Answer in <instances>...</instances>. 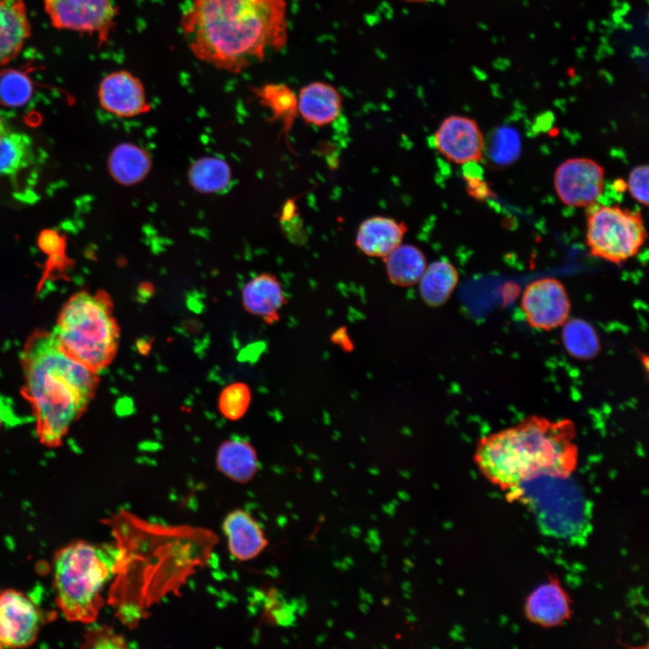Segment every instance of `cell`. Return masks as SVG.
<instances>
[{
    "label": "cell",
    "mask_w": 649,
    "mask_h": 649,
    "mask_svg": "<svg viewBox=\"0 0 649 649\" xmlns=\"http://www.w3.org/2000/svg\"><path fill=\"white\" fill-rule=\"evenodd\" d=\"M180 24L197 59L233 73L282 50L288 38L285 0H193Z\"/></svg>",
    "instance_id": "obj_1"
},
{
    "label": "cell",
    "mask_w": 649,
    "mask_h": 649,
    "mask_svg": "<svg viewBox=\"0 0 649 649\" xmlns=\"http://www.w3.org/2000/svg\"><path fill=\"white\" fill-rule=\"evenodd\" d=\"M21 363L22 395L31 405L37 438L46 447H59L94 398L99 373L64 353L46 329L30 334Z\"/></svg>",
    "instance_id": "obj_2"
},
{
    "label": "cell",
    "mask_w": 649,
    "mask_h": 649,
    "mask_svg": "<svg viewBox=\"0 0 649 649\" xmlns=\"http://www.w3.org/2000/svg\"><path fill=\"white\" fill-rule=\"evenodd\" d=\"M574 423L532 415L477 443L475 462L491 483L511 490L535 478H569L578 462Z\"/></svg>",
    "instance_id": "obj_3"
},
{
    "label": "cell",
    "mask_w": 649,
    "mask_h": 649,
    "mask_svg": "<svg viewBox=\"0 0 649 649\" xmlns=\"http://www.w3.org/2000/svg\"><path fill=\"white\" fill-rule=\"evenodd\" d=\"M51 331L64 353L97 373L113 362L119 348L113 300L103 289L71 295Z\"/></svg>",
    "instance_id": "obj_4"
},
{
    "label": "cell",
    "mask_w": 649,
    "mask_h": 649,
    "mask_svg": "<svg viewBox=\"0 0 649 649\" xmlns=\"http://www.w3.org/2000/svg\"><path fill=\"white\" fill-rule=\"evenodd\" d=\"M115 556L86 541H76L59 549L53 561L55 600L71 622L93 623L104 605L102 590L114 573Z\"/></svg>",
    "instance_id": "obj_5"
},
{
    "label": "cell",
    "mask_w": 649,
    "mask_h": 649,
    "mask_svg": "<svg viewBox=\"0 0 649 649\" xmlns=\"http://www.w3.org/2000/svg\"><path fill=\"white\" fill-rule=\"evenodd\" d=\"M589 207L586 244L592 257L621 265L641 251L647 231L640 212L617 205Z\"/></svg>",
    "instance_id": "obj_6"
},
{
    "label": "cell",
    "mask_w": 649,
    "mask_h": 649,
    "mask_svg": "<svg viewBox=\"0 0 649 649\" xmlns=\"http://www.w3.org/2000/svg\"><path fill=\"white\" fill-rule=\"evenodd\" d=\"M556 483H553V490L550 491V498L534 491L530 488L520 485L508 491L511 499H522L531 504L535 508L539 520L545 528L553 533L554 535L568 537L574 535L577 526H584V503L577 489L568 483H560L555 490Z\"/></svg>",
    "instance_id": "obj_7"
},
{
    "label": "cell",
    "mask_w": 649,
    "mask_h": 649,
    "mask_svg": "<svg viewBox=\"0 0 649 649\" xmlns=\"http://www.w3.org/2000/svg\"><path fill=\"white\" fill-rule=\"evenodd\" d=\"M51 25L58 30L95 35L99 46L107 43L115 26L113 0H42Z\"/></svg>",
    "instance_id": "obj_8"
},
{
    "label": "cell",
    "mask_w": 649,
    "mask_h": 649,
    "mask_svg": "<svg viewBox=\"0 0 649 649\" xmlns=\"http://www.w3.org/2000/svg\"><path fill=\"white\" fill-rule=\"evenodd\" d=\"M553 187L562 203L589 207L597 203L605 187V169L586 157L570 158L555 169Z\"/></svg>",
    "instance_id": "obj_9"
},
{
    "label": "cell",
    "mask_w": 649,
    "mask_h": 649,
    "mask_svg": "<svg viewBox=\"0 0 649 649\" xmlns=\"http://www.w3.org/2000/svg\"><path fill=\"white\" fill-rule=\"evenodd\" d=\"M521 308L530 327L551 331L569 319L571 304L565 286L555 278L546 277L526 287Z\"/></svg>",
    "instance_id": "obj_10"
},
{
    "label": "cell",
    "mask_w": 649,
    "mask_h": 649,
    "mask_svg": "<svg viewBox=\"0 0 649 649\" xmlns=\"http://www.w3.org/2000/svg\"><path fill=\"white\" fill-rule=\"evenodd\" d=\"M41 612L24 593L14 589L0 591V648H24L37 639Z\"/></svg>",
    "instance_id": "obj_11"
},
{
    "label": "cell",
    "mask_w": 649,
    "mask_h": 649,
    "mask_svg": "<svg viewBox=\"0 0 649 649\" xmlns=\"http://www.w3.org/2000/svg\"><path fill=\"white\" fill-rule=\"evenodd\" d=\"M434 147L452 163L466 165L482 160L485 142L478 123L468 116L445 117L434 135Z\"/></svg>",
    "instance_id": "obj_12"
},
{
    "label": "cell",
    "mask_w": 649,
    "mask_h": 649,
    "mask_svg": "<svg viewBox=\"0 0 649 649\" xmlns=\"http://www.w3.org/2000/svg\"><path fill=\"white\" fill-rule=\"evenodd\" d=\"M97 97L105 111L118 117L131 118L151 109L142 81L126 70L106 75L99 84Z\"/></svg>",
    "instance_id": "obj_13"
},
{
    "label": "cell",
    "mask_w": 649,
    "mask_h": 649,
    "mask_svg": "<svg viewBox=\"0 0 649 649\" xmlns=\"http://www.w3.org/2000/svg\"><path fill=\"white\" fill-rule=\"evenodd\" d=\"M528 620L544 627L562 625L571 615V599L556 577L536 587L526 598Z\"/></svg>",
    "instance_id": "obj_14"
},
{
    "label": "cell",
    "mask_w": 649,
    "mask_h": 649,
    "mask_svg": "<svg viewBox=\"0 0 649 649\" xmlns=\"http://www.w3.org/2000/svg\"><path fill=\"white\" fill-rule=\"evenodd\" d=\"M407 232V226L403 221L373 215L360 224L354 244L366 256L383 259L403 242Z\"/></svg>",
    "instance_id": "obj_15"
},
{
    "label": "cell",
    "mask_w": 649,
    "mask_h": 649,
    "mask_svg": "<svg viewBox=\"0 0 649 649\" xmlns=\"http://www.w3.org/2000/svg\"><path fill=\"white\" fill-rule=\"evenodd\" d=\"M297 114L307 124L324 127L334 123L343 109V98L333 85L313 81L297 95Z\"/></svg>",
    "instance_id": "obj_16"
},
{
    "label": "cell",
    "mask_w": 649,
    "mask_h": 649,
    "mask_svg": "<svg viewBox=\"0 0 649 649\" xmlns=\"http://www.w3.org/2000/svg\"><path fill=\"white\" fill-rule=\"evenodd\" d=\"M242 298L245 310L268 324L279 320V311L288 302L279 279L269 272L249 280L242 288Z\"/></svg>",
    "instance_id": "obj_17"
},
{
    "label": "cell",
    "mask_w": 649,
    "mask_h": 649,
    "mask_svg": "<svg viewBox=\"0 0 649 649\" xmlns=\"http://www.w3.org/2000/svg\"><path fill=\"white\" fill-rule=\"evenodd\" d=\"M31 33L23 0H0V68L20 53Z\"/></svg>",
    "instance_id": "obj_18"
},
{
    "label": "cell",
    "mask_w": 649,
    "mask_h": 649,
    "mask_svg": "<svg viewBox=\"0 0 649 649\" xmlns=\"http://www.w3.org/2000/svg\"><path fill=\"white\" fill-rule=\"evenodd\" d=\"M223 528L230 553L240 561L256 557L267 545L261 527L243 510L229 513L224 518Z\"/></svg>",
    "instance_id": "obj_19"
},
{
    "label": "cell",
    "mask_w": 649,
    "mask_h": 649,
    "mask_svg": "<svg viewBox=\"0 0 649 649\" xmlns=\"http://www.w3.org/2000/svg\"><path fill=\"white\" fill-rule=\"evenodd\" d=\"M152 167L151 154L133 142L116 145L107 159L108 172L112 178L124 187L141 183Z\"/></svg>",
    "instance_id": "obj_20"
},
{
    "label": "cell",
    "mask_w": 649,
    "mask_h": 649,
    "mask_svg": "<svg viewBox=\"0 0 649 649\" xmlns=\"http://www.w3.org/2000/svg\"><path fill=\"white\" fill-rule=\"evenodd\" d=\"M459 282L456 267L448 261L437 260L427 264L418 281V290L423 301L429 306L444 305Z\"/></svg>",
    "instance_id": "obj_21"
},
{
    "label": "cell",
    "mask_w": 649,
    "mask_h": 649,
    "mask_svg": "<svg viewBox=\"0 0 649 649\" xmlns=\"http://www.w3.org/2000/svg\"><path fill=\"white\" fill-rule=\"evenodd\" d=\"M383 261L389 281L402 288L416 285L427 266L426 257L419 247L403 242Z\"/></svg>",
    "instance_id": "obj_22"
},
{
    "label": "cell",
    "mask_w": 649,
    "mask_h": 649,
    "mask_svg": "<svg viewBox=\"0 0 649 649\" xmlns=\"http://www.w3.org/2000/svg\"><path fill=\"white\" fill-rule=\"evenodd\" d=\"M216 464L224 475L240 483L250 481L259 468L254 448L239 439L226 440L221 444Z\"/></svg>",
    "instance_id": "obj_23"
},
{
    "label": "cell",
    "mask_w": 649,
    "mask_h": 649,
    "mask_svg": "<svg viewBox=\"0 0 649 649\" xmlns=\"http://www.w3.org/2000/svg\"><path fill=\"white\" fill-rule=\"evenodd\" d=\"M33 160L31 137L11 130L0 118V176H14L30 167Z\"/></svg>",
    "instance_id": "obj_24"
},
{
    "label": "cell",
    "mask_w": 649,
    "mask_h": 649,
    "mask_svg": "<svg viewBox=\"0 0 649 649\" xmlns=\"http://www.w3.org/2000/svg\"><path fill=\"white\" fill-rule=\"evenodd\" d=\"M187 179L192 188L200 194H217L230 186L232 170L224 160L214 156L201 157L189 167Z\"/></svg>",
    "instance_id": "obj_25"
},
{
    "label": "cell",
    "mask_w": 649,
    "mask_h": 649,
    "mask_svg": "<svg viewBox=\"0 0 649 649\" xmlns=\"http://www.w3.org/2000/svg\"><path fill=\"white\" fill-rule=\"evenodd\" d=\"M562 341L571 357L588 361L600 351L599 335L594 327L581 318L568 319L562 325Z\"/></svg>",
    "instance_id": "obj_26"
},
{
    "label": "cell",
    "mask_w": 649,
    "mask_h": 649,
    "mask_svg": "<svg viewBox=\"0 0 649 649\" xmlns=\"http://www.w3.org/2000/svg\"><path fill=\"white\" fill-rule=\"evenodd\" d=\"M261 103L272 113L275 120H281L288 131L297 114V96L284 84H268L256 90Z\"/></svg>",
    "instance_id": "obj_27"
},
{
    "label": "cell",
    "mask_w": 649,
    "mask_h": 649,
    "mask_svg": "<svg viewBox=\"0 0 649 649\" xmlns=\"http://www.w3.org/2000/svg\"><path fill=\"white\" fill-rule=\"evenodd\" d=\"M33 95L29 75L17 69H0V105L16 108L27 104Z\"/></svg>",
    "instance_id": "obj_28"
},
{
    "label": "cell",
    "mask_w": 649,
    "mask_h": 649,
    "mask_svg": "<svg viewBox=\"0 0 649 649\" xmlns=\"http://www.w3.org/2000/svg\"><path fill=\"white\" fill-rule=\"evenodd\" d=\"M251 401V391L242 382H235L224 388L219 398V409L224 417L236 420L246 412Z\"/></svg>",
    "instance_id": "obj_29"
},
{
    "label": "cell",
    "mask_w": 649,
    "mask_h": 649,
    "mask_svg": "<svg viewBox=\"0 0 649 649\" xmlns=\"http://www.w3.org/2000/svg\"><path fill=\"white\" fill-rule=\"evenodd\" d=\"M84 648H126L123 636L116 634L108 626H95L88 628L84 635L81 644Z\"/></svg>",
    "instance_id": "obj_30"
},
{
    "label": "cell",
    "mask_w": 649,
    "mask_h": 649,
    "mask_svg": "<svg viewBox=\"0 0 649 649\" xmlns=\"http://www.w3.org/2000/svg\"><path fill=\"white\" fill-rule=\"evenodd\" d=\"M626 183L630 196L639 204L648 206L649 167L644 164L633 168Z\"/></svg>",
    "instance_id": "obj_31"
},
{
    "label": "cell",
    "mask_w": 649,
    "mask_h": 649,
    "mask_svg": "<svg viewBox=\"0 0 649 649\" xmlns=\"http://www.w3.org/2000/svg\"><path fill=\"white\" fill-rule=\"evenodd\" d=\"M466 187L468 194L475 199L483 200L491 195L489 186L478 177L466 178Z\"/></svg>",
    "instance_id": "obj_32"
},
{
    "label": "cell",
    "mask_w": 649,
    "mask_h": 649,
    "mask_svg": "<svg viewBox=\"0 0 649 649\" xmlns=\"http://www.w3.org/2000/svg\"><path fill=\"white\" fill-rule=\"evenodd\" d=\"M382 509L387 515L391 516L395 514L396 507L390 502L389 504L383 505Z\"/></svg>",
    "instance_id": "obj_33"
},
{
    "label": "cell",
    "mask_w": 649,
    "mask_h": 649,
    "mask_svg": "<svg viewBox=\"0 0 649 649\" xmlns=\"http://www.w3.org/2000/svg\"><path fill=\"white\" fill-rule=\"evenodd\" d=\"M360 596L366 603L370 604L373 602V597L370 593L365 592L363 590H360Z\"/></svg>",
    "instance_id": "obj_34"
},
{
    "label": "cell",
    "mask_w": 649,
    "mask_h": 649,
    "mask_svg": "<svg viewBox=\"0 0 649 649\" xmlns=\"http://www.w3.org/2000/svg\"><path fill=\"white\" fill-rule=\"evenodd\" d=\"M350 533H351L352 536L357 538L361 535V531L359 526H354L351 527Z\"/></svg>",
    "instance_id": "obj_35"
},
{
    "label": "cell",
    "mask_w": 649,
    "mask_h": 649,
    "mask_svg": "<svg viewBox=\"0 0 649 649\" xmlns=\"http://www.w3.org/2000/svg\"><path fill=\"white\" fill-rule=\"evenodd\" d=\"M398 496L401 500L407 501L410 499L409 494L405 490H400L398 492Z\"/></svg>",
    "instance_id": "obj_36"
},
{
    "label": "cell",
    "mask_w": 649,
    "mask_h": 649,
    "mask_svg": "<svg viewBox=\"0 0 649 649\" xmlns=\"http://www.w3.org/2000/svg\"><path fill=\"white\" fill-rule=\"evenodd\" d=\"M399 1H402L405 3H410V4H425V3L433 2L434 0H399Z\"/></svg>",
    "instance_id": "obj_37"
},
{
    "label": "cell",
    "mask_w": 649,
    "mask_h": 649,
    "mask_svg": "<svg viewBox=\"0 0 649 649\" xmlns=\"http://www.w3.org/2000/svg\"><path fill=\"white\" fill-rule=\"evenodd\" d=\"M402 589L404 591L410 592L411 593V584L408 581H405L402 584Z\"/></svg>",
    "instance_id": "obj_38"
},
{
    "label": "cell",
    "mask_w": 649,
    "mask_h": 649,
    "mask_svg": "<svg viewBox=\"0 0 649 649\" xmlns=\"http://www.w3.org/2000/svg\"><path fill=\"white\" fill-rule=\"evenodd\" d=\"M379 536V532L376 529H370L368 533V537L373 538Z\"/></svg>",
    "instance_id": "obj_39"
},
{
    "label": "cell",
    "mask_w": 649,
    "mask_h": 649,
    "mask_svg": "<svg viewBox=\"0 0 649 649\" xmlns=\"http://www.w3.org/2000/svg\"><path fill=\"white\" fill-rule=\"evenodd\" d=\"M325 637H326L325 634L318 635L316 638V644L320 645L322 643H324L325 640Z\"/></svg>",
    "instance_id": "obj_40"
},
{
    "label": "cell",
    "mask_w": 649,
    "mask_h": 649,
    "mask_svg": "<svg viewBox=\"0 0 649 649\" xmlns=\"http://www.w3.org/2000/svg\"><path fill=\"white\" fill-rule=\"evenodd\" d=\"M360 610H361L362 613L366 614V613L369 611V607H368V605L365 604V603L360 604Z\"/></svg>",
    "instance_id": "obj_41"
},
{
    "label": "cell",
    "mask_w": 649,
    "mask_h": 649,
    "mask_svg": "<svg viewBox=\"0 0 649 649\" xmlns=\"http://www.w3.org/2000/svg\"><path fill=\"white\" fill-rule=\"evenodd\" d=\"M407 619L409 622H416V617L413 613H408V615L407 616Z\"/></svg>",
    "instance_id": "obj_42"
},
{
    "label": "cell",
    "mask_w": 649,
    "mask_h": 649,
    "mask_svg": "<svg viewBox=\"0 0 649 649\" xmlns=\"http://www.w3.org/2000/svg\"><path fill=\"white\" fill-rule=\"evenodd\" d=\"M404 562H405V565H407V566H408V567H410V568H413V567H414V563H413V562L411 561V559H409V558H406V559L404 560Z\"/></svg>",
    "instance_id": "obj_43"
},
{
    "label": "cell",
    "mask_w": 649,
    "mask_h": 649,
    "mask_svg": "<svg viewBox=\"0 0 649 649\" xmlns=\"http://www.w3.org/2000/svg\"><path fill=\"white\" fill-rule=\"evenodd\" d=\"M345 636L348 637L349 639H354L355 634L352 631H346Z\"/></svg>",
    "instance_id": "obj_44"
},
{
    "label": "cell",
    "mask_w": 649,
    "mask_h": 649,
    "mask_svg": "<svg viewBox=\"0 0 649 649\" xmlns=\"http://www.w3.org/2000/svg\"><path fill=\"white\" fill-rule=\"evenodd\" d=\"M344 561H345L346 563H348L350 566H352V565L353 564V560H352L350 556H346V557L344 558Z\"/></svg>",
    "instance_id": "obj_45"
},
{
    "label": "cell",
    "mask_w": 649,
    "mask_h": 649,
    "mask_svg": "<svg viewBox=\"0 0 649 649\" xmlns=\"http://www.w3.org/2000/svg\"><path fill=\"white\" fill-rule=\"evenodd\" d=\"M411 541H412L411 538H407V539H405V541H404V544H405L406 546H408V545L411 544Z\"/></svg>",
    "instance_id": "obj_46"
},
{
    "label": "cell",
    "mask_w": 649,
    "mask_h": 649,
    "mask_svg": "<svg viewBox=\"0 0 649 649\" xmlns=\"http://www.w3.org/2000/svg\"><path fill=\"white\" fill-rule=\"evenodd\" d=\"M389 602H390V600H389V599H388V598H385V599H382V603H383L385 606H388V605L389 604Z\"/></svg>",
    "instance_id": "obj_47"
},
{
    "label": "cell",
    "mask_w": 649,
    "mask_h": 649,
    "mask_svg": "<svg viewBox=\"0 0 649 649\" xmlns=\"http://www.w3.org/2000/svg\"><path fill=\"white\" fill-rule=\"evenodd\" d=\"M404 597H405L407 599H411L410 592L404 591Z\"/></svg>",
    "instance_id": "obj_48"
},
{
    "label": "cell",
    "mask_w": 649,
    "mask_h": 649,
    "mask_svg": "<svg viewBox=\"0 0 649 649\" xmlns=\"http://www.w3.org/2000/svg\"><path fill=\"white\" fill-rule=\"evenodd\" d=\"M333 625H334V621H333L332 619H329V620L326 622V626H327L328 627H332Z\"/></svg>",
    "instance_id": "obj_49"
},
{
    "label": "cell",
    "mask_w": 649,
    "mask_h": 649,
    "mask_svg": "<svg viewBox=\"0 0 649 649\" xmlns=\"http://www.w3.org/2000/svg\"><path fill=\"white\" fill-rule=\"evenodd\" d=\"M409 533H410V535H416V530L415 528H411V529H409Z\"/></svg>",
    "instance_id": "obj_50"
},
{
    "label": "cell",
    "mask_w": 649,
    "mask_h": 649,
    "mask_svg": "<svg viewBox=\"0 0 649 649\" xmlns=\"http://www.w3.org/2000/svg\"><path fill=\"white\" fill-rule=\"evenodd\" d=\"M381 560H382L383 565L385 566L386 562H387V557L385 555H383Z\"/></svg>",
    "instance_id": "obj_51"
},
{
    "label": "cell",
    "mask_w": 649,
    "mask_h": 649,
    "mask_svg": "<svg viewBox=\"0 0 649 649\" xmlns=\"http://www.w3.org/2000/svg\"><path fill=\"white\" fill-rule=\"evenodd\" d=\"M391 503H392L395 507H397V506L398 505V501L397 499H392V500H391Z\"/></svg>",
    "instance_id": "obj_52"
},
{
    "label": "cell",
    "mask_w": 649,
    "mask_h": 649,
    "mask_svg": "<svg viewBox=\"0 0 649 649\" xmlns=\"http://www.w3.org/2000/svg\"><path fill=\"white\" fill-rule=\"evenodd\" d=\"M2 424H3V416H2V412H1V409H0V429H1V427H2Z\"/></svg>",
    "instance_id": "obj_53"
},
{
    "label": "cell",
    "mask_w": 649,
    "mask_h": 649,
    "mask_svg": "<svg viewBox=\"0 0 649 649\" xmlns=\"http://www.w3.org/2000/svg\"><path fill=\"white\" fill-rule=\"evenodd\" d=\"M403 569H404V571L409 572L411 568L406 565Z\"/></svg>",
    "instance_id": "obj_54"
},
{
    "label": "cell",
    "mask_w": 649,
    "mask_h": 649,
    "mask_svg": "<svg viewBox=\"0 0 649 649\" xmlns=\"http://www.w3.org/2000/svg\"><path fill=\"white\" fill-rule=\"evenodd\" d=\"M331 604H332L334 607H337V606H338V601L333 600V601L331 602Z\"/></svg>",
    "instance_id": "obj_55"
},
{
    "label": "cell",
    "mask_w": 649,
    "mask_h": 649,
    "mask_svg": "<svg viewBox=\"0 0 649 649\" xmlns=\"http://www.w3.org/2000/svg\"><path fill=\"white\" fill-rule=\"evenodd\" d=\"M371 517H372V520H376V518H377V516H373V515L371 516Z\"/></svg>",
    "instance_id": "obj_56"
}]
</instances>
